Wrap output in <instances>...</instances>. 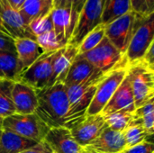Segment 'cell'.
Returning <instances> with one entry per match:
<instances>
[{"label": "cell", "mask_w": 154, "mask_h": 153, "mask_svg": "<svg viewBox=\"0 0 154 153\" xmlns=\"http://www.w3.org/2000/svg\"><path fill=\"white\" fill-rule=\"evenodd\" d=\"M87 0H53V7L70 8L80 14Z\"/></svg>", "instance_id": "obj_32"}, {"label": "cell", "mask_w": 154, "mask_h": 153, "mask_svg": "<svg viewBox=\"0 0 154 153\" xmlns=\"http://www.w3.org/2000/svg\"><path fill=\"white\" fill-rule=\"evenodd\" d=\"M78 55V47L72 44H68L53 54L51 60V75L48 87L62 83L66 79L69 68Z\"/></svg>", "instance_id": "obj_13"}, {"label": "cell", "mask_w": 154, "mask_h": 153, "mask_svg": "<svg viewBox=\"0 0 154 153\" xmlns=\"http://www.w3.org/2000/svg\"><path fill=\"white\" fill-rule=\"evenodd\" d=\"M35 41L37 42L42 52L55 51L62 48V46L57 40L54 31H50L36 36Z\"/></svg>", "instance_id": "obj_30"}, {"label": "cell", "mask_w": 154, "mask_h": 153, "mask_svg": "<svg viewBox=\"0 0 154 153\" xmlns=\"http://www.w3.org/2000/svg\"><path fill=\"white\" fill-rule=\"evenodd\" d=\"M44 142L53 153H86L84 148L73 138L70 130L63 126L51 128Z\"/></svg>", "instance_id": "obj_16"}, {"label": "cell", "mask_w": 154, "mask_h": 153, "mask_svg": "<svg viewBox=\"0 0 154 153\" xmlns=\"http://www.w3.org/2000/svg\"><path fill=\"white\" fill-rule=\"evenodd\" d=\"M104 0H87L79 17L78 24L69 44L79 46L85 36L101 24Z\"/></svg>", "instance_id": "obj_9"}, {"label": "cell", "mask_w": 154, "mask_h": 153, "mask_svg": "<svg viewBox=\"0 0 154 153\" xmlns=\"http://www.w3.org/2000/svg\"><path fill=\"white\" fill-rule=\"evenodd\" d=\"M14 81L0 78V117L5 118L15 114L12 100Z\"/></svg>", "instance_id": "obj_27"}, {"label": "cell", "mask_w": 154, "mask_h": 153, "mask_svg": "<svg viewBox=\"0 0 154 153\" xmlns=\"http://www.w3.org/2000/svg\"><path fill=\"white\" fill-rule=\"evenodd\" d=\"M101 73L102 72L96 69L91 63H89L87 60L78 54L69 68V70L64 81V86H70L81 83Z\"/></svg>", "instance_id": "obj_20"}, {"label": "cell", "mask_w": 154, "mask_h": 153, "mask_svg": "<svg viewBox=\"0 0 154 153\" xmlns=\"http://www.w3.org/2000/svg\"><path fill=\"white\" fill-rule=\"evenodd\" d=\"M144 18L146 17H143L134 11H130L105 26L106 37L125 55L135 28Z\"/></svg>", "instance_id": "obj_6"}, {"label": "cell", "mask_w": 154, "mask_h": 153, "mask_svg": "<svg viewBox=\"0 0 154 153\" xmlns=\"http://www.w3.org/2000/svg\"><path fill=\"white\" fill-rule=\"evenodd\" d=\"M127 78L133 91L135 108L153 99L154 69L142 60L128 65Z\"/></svg>", "instance_id": "obj_4"}, {"label": "cell", "mask_w": 154, "mask_h": 153, "mask_svg": "<svg viewBox=\"0 0 154 153\" xmlns=\"http://www.w3.org/2000/svg\"><path fill=\"white\" fill-rule=\"evenodd\" d=\"M36 143L38 142L4 129L0 136V153H21Z\"/></svg>", "instance_id": "obj_23"}, {"label": "cell", "mask_w": 154, "mask_h": 153, "mask_svg": "<svg viewBox=\"0 0 154 153\" xmlns=\"http://www.w3.org/2000/svg\"><path fill=\"white\" fill-rule=\"evenodd\" d=\"M154 0H144V16L148 17L153 14Z\"/></svg>", "instance_id": "obj_38"}, {"label": "cell", "mask_w": 154, "mask_h": 153, "mask_svg": "<svg viewBox=\"0 0 154 153\" xmlns=\"http://www.w3.org/2000/svg\"><path fill=\"white\" fill-rule=\"evenodd\" d=\"M152 42H154L153 14L142 20L135 28L125 52L127 64L130 65L142 60Z\"/></svg>", "instance_id": "obj_7"}, {"label": "cell", "mask_w": 154, "mask_h": 153, "mask_svg": "<svg viewBox=\"0 0 154 153\" xmlns=\"http://www.w3.org/2000/svg\"><path fill=\"white\" fill-rule=\"evenodd\" d=\"M105 74H97L79 84L65 86L69 106L63 127L70 130L86 117L97 85Z\"/></svg>", "instance_id": "obj_2"}, {"label": "cell", "mask_w": 154, "mask_h": 153, "mask_svg": "<svg viewBox=\"0 0 154 153\" xmlns=\"http://www.w3.org/2000/svg\"><path fill=\"white\" fill-rule=\"evenodd\" d=\"M7 1L9 2V4L11 5V6H12L14 10L18 11L25 0H7Z\"/></svg>", "instance_id": "obj_39"}, {"label": "cell", "mask_w": 154, "mask_h": 153, "mask_svg": "<svg viewBox=\"0 0 154 153\" xmlns=\"http://www.w3.org/2000/svg\"><path fill=\"white\" fill-rule=\"evenodd\" d=\"M134 111L135 110L127 109L119 110L107 116H105L104 119L108 128L123 133L134 119Z\"/></svg>", "instance_id": "obj_26"}, {"label": "cell", "mask_w": 154, "mask_h": 153, "mask_svg": "<svg viewBox=\"0 0 154 153\" xmlns=\"http://www.w3.org/2000/svg\"><path fill=\"white\" fill-rule=\"evenodd\" d=\"M127 109V110H135L134 98L131 85L127 76L120 84L118 88L116 90L108 103L106 105L104 109L101 111L100 115L105 117L116 111Z\"/></svg>", "instance_id": "obj_18"}, {"label": "cell", "mask_w": 154, "mask_h": 153, "mask_svg": "<svg viewBox=\"0 0 154 153\" xmlns=\"http://www.w3.org/2000/svg\"><path fill=\"white\" fill-rule=\"evenodd\" d=\"M3 121H4V118L0 117V136H1V134L3 133V130H4V128H3Z\"/></svg>", "instance_id": "obj_41"}, {"label": "cell", "mask_w": 154, "mask_h": 153, "mask_svg": "<svg viewBox=\"0 0 154 153\" xmlns=\"http://www.w3.org/2000/svg\"><path fill=\"white\" fill-rule=\"evenodd\" d=\"M130 11H132L130 0H108L104 5L101 24L106 26Z\"/></svg>", "instance_id": "obj_24"}, {"label": "cell", "mask_w": 154, "mask_h": 153, "mask_svg": "<svg viewBox=\"0 0 154 153\" xmlns=\"http://www.w3.org/2000/svg\"><path fill=\"white\" fill-rule=\"evenodd\" d=\"M79 55L87 60L96 69L102 73H107L115 69L121 63L125 57L106 37L93 50Z\"/></svg>", "instance_id": "obj_8"}, {"label": "cell", "mask_w": 154, "mask_h": 153, "mask_svg": "<svg viewBox=\"0 0 154 153\" xmlns=\"http://www.w3.org/2000/svg\"><path fill=\"white\" fill-rule=\"evenodd\" d=\"M123 133L126 148L137 145L152 137L144 129L142 121L135 117L133 120V122L123 132Z\"/></svg>", "instance_id": "obj_25"}, {"label": "cell", "mask_w": 154, "mask_h": 153, "mask_svg": "<svg viewBox=\"0 0 154 153\" xmlns=\"http://www.w3.org/2000/svg\"><path fill=\"white\" fill-rule=\"evenodd\" d=\"M35 115L50 128L64 125L69 111V99L62 83L38 90Z\"/></svg>", "instance_id": "obj_1"}, {"label": "cell", "mask_w": 154, "mask_h": 153, "mask_svg": "<svg viewBox=\"0 0 154 153\" xmlns=\"http://www.w3.org/2000/svg\"><path fill=\"white\" fill-rule=\"evenodd\" d=\"M14 42L23 72L43 53L37 42L32 39L17 38L14 40Z\"/></svg>", "instance_id": "obj_19"}, {"label": "cell", "mask_w": 154, "mask_h": 153, "mask_svg": "<svg viewBox=\"0 0 154 153\" xmlns=\"http://www.w3.org/2000/svg\"><path fill=\"white\" fill-rule=\"evenodd\" d=\"M23 72L15 50H1L0 51V78L19 81Z\"/></svg>", "instance_id": "obj_22"}, {"label": "cell", "mask_w": 154, "mask_h": 153, "mask_svg": "<svg viewBox=\"0 0 154 153\" xmlns=\"http://www.w3.org/2000/svg\"><path fill=\"white\" fill-rule=\"evenodd\" d=\"M21 153H53L51 149L49 147V145L44 142H40L33 145L32 147L22 151Z\"/></svg>", "instance_id": "obj_35"}, {"label": "cell", "mask_w": 154, "mask_h": 153, "mask_svg": "<svg viewBox=\"0 0 154 153\" xmlns=\"http://www.w3.org/2000/svg\"><path fill=\"white\" fill-rule=\"evenodd\" d=\"M134 117L142 121L143 125L149 135L154 133V103L153 99L138 107L134 111Z\"/></svg>", "instance_id": "obj_28"}, {"label": "cell", "mask_w": 154, "mask_h": 153, "mask_svg": "<svg viewBox=\"0 0 154 153\" xmlns=\"http://www.w3.org/2000/svg\"><path fill=\"white\" fill-rule=\"evenodd\" d=\"M0 18L4 27L14 40L29 38L35 41V36L24 23L18 11L14 10L7 0H0Z\"/></svg>", "instance_id": "obj_14"}, {"label": "cell", "mask_w": 154, "mask_h": 153, "mask_svg": "<svg viewBox=\"0 0 154 153\" xmlns=\"http://www.w3.org/2000/svg\"><path fill=\"white\" fill-rule=\"evenodd\" d=\"M122 153H154L153 143L146 140L137 145L126 148Z\"/></svg>", "instance_id": "obj_33"}, {"label": "cell", "mask_w": 154, "mask_h": 153, "mask_svg": "<svg viewBox=\"0 0 154 153\" xmlns=\"http://www.w3.org/2000/svg\"><path fill=\"white\" fill-rule=\"evenodd\" d=\"M79 17V13L70 8L53 7L51 18L53 31L60 44L64 47L68 45L72 38Z\"/></svg>", "instance_id": "obj_11"}, {"label": "cell", "mask_w": 154, "mask_h": 153, "mask_svg": "<svg viewBox=\"0 0 154 153\" xmlns=\"http://www.w3.org/2000/svg\"><path fill=\"white\" fill-rule=\"evenodd\" d=\"M142 60L144 63H146L148 66H150L151 68H153L154 69V42H152L150 45V47L148 48L147 51L143 55Z\"/></svg>", "instance_id": "obj_36"}, {"label": "cell", "mask_w": 154, "mask_h": 153, "mask_svg": "<svg viewBox=\"0 0 154 153\" xmlns=\"http://www.w3.org/2000/svg\"><path fill=\"white\" fill-rule=\"evenodd\" d=\"M3 128L36 142L44 141L51 129L35 114H14L7 116L4 118Z\"/></svg>", "instance_id": "obj_5"}, {"label": "cell", "mask_w": 154, "mask_h": 153, "mask_svg": "<svg viewBox=\"0 0 154 153\" xmlns=\"http://www.w3.org/2000/svg\"><path fill=\"white\" fill-rule=\"evenodd\" d=\"M83 148L86 153H122L126 145L122 132L107 127L96 140Z\"/></svg>", "instance_id": "obj_15"}, {"label": "cell", "mask_w": 154, "mask_h": 153, "mask_svg": "<svg viewBox=\"0 0 154 153\" xmlns=\"http://www.w3.org/2000/svg\"><path fill=\"white\" fill-rule=\"evenodd\" d=\"M1 50H15L14 39L0 32V51Z\"/></svg>", "instance_id": "obj_34"}, {"label": "cell", "mask_w": 154, "mask_h": 153, "mask_svg": "<svg viewBox=\"0 0 154 153\" xmlns=\"http://www.w3.org/2000/svg\"><path fill=\"white\" fill-rule=\"evenodd\" d=\"M132 11L138 14L139 15L144 16V0H130Z\"/></svg>", "instance_id": "obj_37"}, {"label": "cell", "mask_w": 154, "mask_h": 153, "mask_svg": "<svg viewBox=\"0 0 154 153\" xmlns=\"http://www.w3.org/2000/svg\"><path fill=\"white\" fill-rule=\"evenodd\" d=\"M52 8L53 0H25L18 13L29 27V24L34 20L49 14Z\"/></svg>", "instance_id": "obj_21"}, {"label": "cell", "mask_w": 154, "mask_h": 153, "mask_svg": "<svg viewBox=\"0 0 154 153\" xmlns=\"http://www.w3.org/2000/svg\"><path fill=\"white\" fill-rule=\"evenodd\" d=\"M12 100L15 114L19 115L34 114L38 106L36 90L20 81L14 83L12 88Z\"/></svg>", "instance_id": "obj_17"}, {"label": "cell", "mask_w": 154, "mask_h": 153, "mask_svg": "<svg viewBox=\"0 0 154 153\" xmlns=\"http://www.w3.org/2000/svg\"><path fill=\"white\" fill-rule=\"evenodd\" d=\"M105 37V26L103 24L97 26L94 30H92L85 36L80 44L78 46V54H83L93 50L101 42V41Z\"/></svg>", "instance_id": "obj_29"}, {"label": "cell", "mask_w": 154, "mask_h": 153, "mask_svg": "<svg viewBox=\"0 0 154 153\" xmlns=\"http://www.w3.org/2000/svg\"><path fill=\"white\" fill-rule=\"evenodd\" d=\"M107 128L104 117L98 115H86V117L70 129L75 141L82 147L88 145L96 140L103 131Z\"/></svg>", "instance_id": "obj_12"}, {"label": "cell", "mask_w": 154, "mask_h": 153, "mask_svg": "<svg viewBox=\"0 0 154 153\" xmlns=\"http://www.w3.org/2000/svg\"><path fill=\"white\" fill-rule=\"evenodd\" d=\"M55 51L43 52L21 74L19 81L32 87L36 91L48 87L51 75V60Z\"/></svg>", "instance_id": "obj_10"}, {"label": "cell", "mask_w": 154, "mask_h": 153, "mask_svg": "<svg viewBox=\"0 0 154 153\" xmlns=\"http://www.w3.org/2000/svg\"><path fill=\"white\" fill-rule=\"evenodd\" d=\"M107 1H108V0H104V5H105V4H106V3Z\"/></svg>", "instance_id": "obj_42"}, {"label": "cell", "mask_w": 154, "mask_h": 153, "mask_svg": "<svg viewBox=\"0 0 154 153\" xmlns=\"http://www.w3.org/2000/svg\"><path fill=\"white\" fill-rule=\"evenodd\" d=\"M0 32H3V33H5V34H6V35H8V36H10L9 33L7 32V31L5 30V28L4 27V24H3V23H2L1 18H0ZM10 37H11V36H10ZM11 38H12V37H11Z\"/></svg>", "instance_id": "obj_40"}, {"label": "cell", "mask_w": 154, "mask_h": 153, "mask_svg": "<svg viewBox=\"0 0 154 153\" xmlns=\"http://www.w3.org/2000/svg\"><path fill=\"white\" fill-rule=\"evenodd\" d=\"M29 28L31 30V32L33 33V35L38 36L42 33L50 32V31H53V25H52V22H51V13L49 14H47L46 16L41 17L39 19L34 20L33 22H32L29 24Z\"/></svg>", "instance_id": "obj_31"}, {"label": "cell", "mask_w": 154, "mask_h": 153, "mask_svg": "<svg viewBox=\"0 0 154 153\" xmlns=\"http://www.w3.org/2000/svg\"><path fill=\"white\" fill-rule=\"evenodd\" d=\"M128 64L124 57L121 63L106 73L97 85L92 102L87 111V115H98L108 103L116 90L127 76Z\"/></svg>", "instance_id": "obj_3"}]
</instances>
